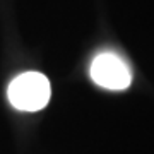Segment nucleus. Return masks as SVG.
Listing matches in <instances>:
<instances>
[{"mask_svg":"<svg viewBox=\"0 0 154 154\" xmlns=\"http://www.w3.org/2000/svg\"><path fill=\"white\" fill-rule=\"evenodd\" d=\"M50 82L39 72H22L9 84L7 96L11 105L19 111L43 110L50 101Z\"/></svg>","mask_w":154,"mask_h":154,"instance_id":"obj_1","label":"nucleus"},{"mask_svg":"<svg viewBox=\"0 0 154 154\" xmlns=\"http://www.w3.org/2000/svg\"><path fill=\"white\" fill-rule=\"evenodd\" d=\"M91 79L110 91H123L132 82V72L127 62L116 53H99L91 63Z\"/></svg>","mask_w":154,"mask_h":154,"instance_id":"obj_2","label":"nucleus"}]
</instances>
